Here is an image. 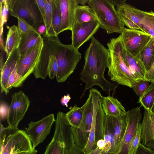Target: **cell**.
<instances>
[{"mask_svg":"<svg viewBox=\"0 0 154 154\" xmlns=\"http://www.w3.org/2000/svg\"><path fill=\"white\" fill-rule=\"evenodd\" d=\"M84 57L85 63L80 79L85 83V86L81 98L87 90L94 86H98L109 96L112 92L113 94L118 84L109 81L104 75L109 63L108 49L93 36L85 52Z\"/></svg>","mask_w":154,"mask_h":154,"instance_id":"6da1fadb","label":"cell"},{"mask_svg":"<svg viewBox=\"0 0 154 154\" xmlns=\"http://www.w3.org/2000/svg\"><path fill=\"white\" fill-rule=\"evenodd\" d=\"M48 36L52 52L57 61L58 69L56 80L59 83L64 82L74 72L82 54L71 44L62 43L58 36Z\"/></svg>","mask_w":154,"mask_h":154,"instance_id":"7a4b0ae2","label":"cell"},{"mask_svg":"<svg viewBox=\"0 0 154 154\" xmlns=\"http://www.w3.org/2000/svg\"><path fill=\"white\" fill-rule=\"evenodd\" d=\"M107 45L110 55L107 75L112 82L132 88L139 81L131 73L122 58L123 43L120 35L117 38L111 39Z\"/></svg>","mask_w":154,"mask_h":154,"instance_id":"3957f363","label":"cell"},{"mask_svg":"<svg viewBox=\"0 0 154 154\" xmlns=\"http://www.w3.org/2000/svg\"><path fill=\"white\" fill-rule=\"evenodd\" d=\"M88 5L93 9L100 27L108 34L121 33L124 25L109 0H89Z\"/></svg>","mask_w":154,"mask_h":154,"instance_id":"277c9868","label":"cell"},{"mask_svg":"<svg viewBox=\"0 0 154 154\" xmlns=\"http://www.w3.org/2000/svg\"><path fill=\"white\" fill-rule=\"evenodd\" d=\"M0 154H16L34 149L26 131L5 127L0 123Z\"/></svg>","mask_w":154,"mask_h":154,"instance_id":"5b68a950","label":"cell"},{"mask_svg":"<svg viewBox=\"0 0 154 154\" xmlns=\"http://www.w3.org/2000/svg\"><path fill=\"white\" fill-rule=\"evenodd\" d=\"M55 123L54 136L43 154H65L67 148L74 140L71 126L65 113L58 112Z\"/></svg>","mask_w":154,"mask_h":154,"instance_id":"8992f818","label":"cell"},{"mask_svg":"<svg viewBox=\"0 0 154 154\" xmlns=\"http://www.w3.org/2000/svg\"><path fill=\"white\" fill-rule=\"evenodd\" d=\"M11 16H18L37 30L44 24L35 0H7Z\"/></svg>","mask_w":154,"mask_h":154,"instance_id":"52a82bcc","label":"cell"},{"mask_svg":"<svg viewBox=\"0 0 154 154\" xmlns=\"http://www.w3.org/2000/svg\"><path fill=\"white\" fill-rule=\"evenodd\" d=\"M81 107L83 112L82 122L78 127L71 126V129L74 142L84 148L88 140L93 119V106L90 93L88 98Z\"/></svg>","mask_w":154,"mask_h":154,"instance_id":"ba28073f","label":"cell"},{"mask_svg":"<svg viewBox=\"0 0 154 154\" xmlns=\"http://www.w3.org/2000/svg\"><path fill=\"white\" fill-rule=\"evenodd\" d=\"M120 35L127 51L133 56L138 58L152 38L149 34L142 31L125 27Z\"/></svg>","mask_w":154,"mask_h":154,"instance_id":"9c48e42d","label":"cell"},{"mask_svg":"<svg viewBox=\"0 0 154 154\" xmlns=\"http://www.w3.org/2000/svg\"><path fill=\"white\" fill-rule=\"evenodd\" d=\"M30 103L28 97L23 91L13 94L7 118L9 128H18V124L24 118Z\"/></svg>","mask_w":154,"mask_h":154,"instance_id":"30bf717a","label":"cell"},{"mask_svg":"<svg viewBox=\"0 0 154 154\" xmlns=\"http://www.w3.org/2000/svg\"><path fill=\"white\" fill-rule=\"evenodd\" d=\"M43 39L24 54L20 55L18 62L16 71L22 77L20 85L33 73L40 56L43 46Z\"/></svg>","mask_w":154,"mask_h":154,"instance_id":"8fae6325","label":"cell"},{"mask_svg":"<svg viewBox=\"0 0 154 154\" xmlns=\"http://www.w3.org/2000/svg\"><path fill=\"white\" fill-rule=\"evenodd\" d=\"M55 121L54 115L50 114L38 121H31L28 124L26 132L31 141L33 148L43 142L50 133Z\"/></svg>","mask_w":154,"mask_h":154,"instance_id":"7c38bea8","label":"cell"},{"mask_svg":"<svg viewBox=\"0 0 154 154\" xmlns=\"http://www.w3.org/2000/svg\"><path fill=\"white\" fill-rule=\"evenodd\" d=\"M140 108L138 106L127 111V127L117 154H128L131 143L142 119Z\"/></svg>","mask_w":154,"mask_h":154,"instance_id":"4fadbf2b","label":"cell"},{"mask_svg":"<svg viewBox=\"0 0 154 154\" xmlns=\"http://www.w3.org/2000/svg\"><path fill=\"white\" fill-rule=\"evenodd\" d=\"M99 27L100 24L97 20L75 23L71 30V44L75 48L79 49L93 36Z\"/></svg>","mask_w":154,"mask_h":154,"instance_id":"5bb4252c","label":"cell"},{"mask_svg":"<svg viewBox=\"0 0 154 154\" xmlns=\"http://www.w3.org/2000/svg\"><path fill=\"white\" fill-rule=\"evenodd\" d=\"M116 10L124 25L130 29L143 31L141 24L143 11L126 3L116 7Z\"/></svg>","mask_w":154,"mask_h":154,"instance_id":"9a60e30c","label":"cell"},{"mask_svg":"<svg viewBox=\"0 0 154 154\" xmlns=\"http://www.w3.org/2000/svg\"><path fill=\"white\" fill-rule=\"evenodd\" d=\"M43 46L40 57L33 72L36 78L45 79L48 75V71L52 55L48 36L42 37Z\"/></svg>","mask_w":154,"mask_h":154,"instance_id":"2e32d148","label":"cell"},{"mask_svg":"<svg viewBox=\"0 0 154 154\" xmlns=\"http://www.w3.org/2000/svg\"><path fill=\"white\" fill-rule=\"evenodd\" d=\"M60 2L61 23L59 34L66 30L71 31L75 24V10L79 5L76 0H60Z\"/></svg>","mask_w":154,"mask_h":154,"instance_id":"e0dca14e","label":"cell"},{"mask_svg":"<svg viewBox=\"0 0 154 154\" xmlns=\"http://www.w3.org/2000/svg\"><path fill=\"white\" fill-rule=\"evenodd\" d=\"M20 55L18 48L14 50L6 59L4 66L0 70V83L1 92L6 95L9 92L8 89V78L13 70L17 67Z\"/></svg>","mask_w":154,"mask_h":154,"instance_id":"ac0fdd59","label":"cell"},{"mask_svg":"<svg viewBox=\"0 0 154 154\" xmlns=\"http://www.w3.org/2000/svg\"><path fill=\"white\" fill-rule=\"evenodd\" d=\"M121 54L125 64L135 78L138 81L146 80L145 76L146 70L143 63L139 58L131 55L126 49L123 44Z\"/></svg>","mask_w":154,"mask_h":154,"instance_id":"d6986e66","label":"cell"},{"mask_svg":"<svg viewBox=\"0 0 154 154\" xmlns=\"http://www.w3.org/2000/svg\"><path fill=\"white\" fill-rule=\"evenodd\" d=\"M89 93L91 95L92 99L93 106V115L88 140L86 146L83 149L85 154H89L96 147V143L95 141L96 114L99 101L102 99L103 97L100 92L95 88L90 89L89 90Z\"/></svg>","mask_w":154,"mask_h":154,"instance_id":"ffe728a7","label":"cell"},{"mask_svg":"<svg viewBox=\"0 0 154 154\" xmlns=\"http://www.w3.org/2000/svg\"><path fill=\"white\" fill-rule=\"evenodd\" d=\"M102 106L105 115L110 117L119 118L125 116L127 111L121 102L113 96L103 97Z\"/></svg>","mask_w":154,"mask_h":154,"instance_id":"44dd1931","label":"cell"},{"mask_svg":"<svg viewBox=\"0 0 154 154\" xmlns=\"http://www.w3.org/2000/svg\"><path fill=\"white\" fill-rule=\"evenodd\" d=\"M141 142L145 146L151 141H154V115L144 109L141 123Z\"/></svg>","mask_w":154,"mask_h":154,"instance_id":"7402d4cb","label":"cell"},{"mask_svg":"<svg viewBox=\"0 0 154 154\" xmlns=\"http://www.w3.org/2000/svg\"><path fill=\"white\" fill-rule=\"evenodd\" d=\"M110 117L114 130V144L112 154H117L127 127V114L125 116L121 117Z\"/></svg>","mask_w":154,"mask_h":154,"instance_id":"603a6c76","label":"cell"},{"mask_svg":"<svg viewBox=\"0 0 154 154\" xmlns=\"http://www.w3.org/2000/svg\"><path fill=\"white\" fill-rule=\"evenodd\" d=\"M42 39V37L36 30L22 34L21 40L18 47L20 55L25 54Z\"/></svg>","mask_w":154,"mask_h":154,"instance_id":"cb8c5ba5","label":"cell"},{"mask_svg":"<svg viewBox=\"0 0 154 154\" xmlns=\"http://www.w3.org/2000/svg\"><path fill=\"white\" fill-rule=\"evenodd\" d=\"M21 35L22 33L16 26L14 25L9 28L5 48L6 59L14 50L18 48Z\"/></svg>","mask_w":154,"mask_h":154,"instance_id":"d4e9b609","label":"cell"},{"mask_svg":"<svg viewBox=\"0 0 154 154\" xmlns=\"http://www.w3.org/2000/svg\"><path fill=\"white\" fill-rule=\"evenodd\" d=\"M97 20L92 8L89 5H79L74 12L75 23H82Z\"/></svg>","mask_w":154,"mask_h":154,"instance_id":"484cf974","label":"cell"},{"mask_svg":"<svg viewBox=\"0 0 154 154\" xmlns=\"http://www.w3.org/2000/svg\"><path fill=\"white\" fill-rule=\"evenodd\" d=\"M146 71L151 67L154 61V40L152 38L142 51L139 56Z\"/></svg>","mask_w":154,"mask_h":154,"instance_id":"4316f807","label":"cell"},{"mask_svg":"<svg viewBox=\"0 0 154 154\" xmlns=\"http://www.w3.org/2000/svg\"><path fill=\"white\" fill-rule=\"evenodd\" d=\"M52 6L53 35L58 36L61 23L60 0H52Z\"/></svg>","mask_w":154,"mask_h":154,"instance_id":"83f0119b","label":"cell"},{"mask_svg":"<svg viewBox=\"0 0 154 154\" xmlns=\"http://www.w3.org/2000/svg\"><path fill=\"white\" fill-rule=\"evenodd\" d=\"M83 114L82 107H79L75 104L65 113L66 117L71 126L78 127L82 122Z\"/></svg>","mask_w":154,"mask_h":154,"instance_id":"f1b7e54d","label":"cell"},{"mask_svg":"<svg viewBox=\"0 0 154 154\" xmlns=\"http://www.w3.org/2000/svg\"><path fill=\"white\" fill-rule=\"evenodd\" d=\"M143 32L149 34L154 40V12L143 11L141 20Z\"/></svg>","mask_w":154,"mask_h":154,"instance_id":"f546056e","label":"cell"},{"mask_svg":"<svg viewBox=\"0 0 154 154\" xmlns=\"http://www.w3.org/2000/svg\"><path fill=\"white\" fill-rule=\"evenodd\" d=\"M154 101V82H151L143 94L139 97L138 103L149 111Z\"/></svg>","mask_w":154,"mask_h":154,"instance_id":"4dcf8cb0","label":"cell"},{"mask_svg":"<svg viewBox=\"0 0 154 154\" xmlns=\"http://www.w3.org/2000/svg\"><path fill=\"white\" fill-rule=\"evenodd\" d=\"M45 15L44 24L46 28L45 35H53L52 0H45Z\"/></svg>","mask_w":154,"mask_h":154,"instance_id":"1f68e13d","label":"cell"},{"mask_svg":"<svg viewBox=\"0 0 154 154\" xmlns=\"http://www.w3.org/2000/svg\"><path fill=\"white\" fill-rule=\"evenodd\" d=\"M141 123L138 127L136 134L132 141L129 149L128 154H134L141 142Z\"/></svg>","mask_w":154,"mask_h":154,"instance_id":"d6a6232c","label":"cell"},{"mask_svg":"<svg viewBox=\"0 0 154 154\" xmlns=\"http://www.w3.org/2000/svg\"><path fill=\"white\" fill-rule=\"evenodd\" d=\"M16 69L17 67L12 72L8 78V89L9 91L12 87L18 88L21 86L20 82L22 77L17 73Z\"/></svg>","mask_w":154,"mask_h":154,"instance_id":"836d02e7","label":"cell"},{"mask_svg":"<svg viewBox=\"0 0 154 154\" xmlns=\"http://www.w3.org/2000/svg\"><path fill=\"white\" fill-rule=\"evenodd\" d=\"M0 28H2L7 22L9 9L7 0H0Z\"/></svg>","mask_w":154,"mask_h":154,"instance_id":"e575fe53","label":"cell"},{"mask_svg":"<svg viewBox=\"0 0 154 154\" xmlns=\"http://www.w3.org/2000/svg\"><path fill=\"white\" fill-rule=\"evenodd\" d=\"M150 82L147 80H140L135 82L132 88L137 95L141 96L149 85Z\"/></svg>","mask_w":154,"mask_h":154,"instance_id":"d590c367","label":"cell"},{"mask_svg":"<svg viewBox=\"0 0 154 154\" xmlns=\"http://www.w3.org/2000/svg\"><path fill=\"white\" fill-rule=\"evenodd\" d=\"M52 54L48 75L50 79H54L55 77H56L58 69L57 59L52 53Z\"/></svg>","mask_w":154,"mask_h":154,"instance_id":"8d00e7d4","label":"cell"},{"mask_svg":"<svg viewBox=\"0 0 154 154\" xmlns=\"http://www.w3.org/2000/svg\"><path fill=\"white\" fill-rule=\"evenodd\" d=\"M18 21L17 27L22 34H25L34 30V28L24 20L18 16H16Z\"/></svg>","mask_w":154,"mask_h":154,"instance_id":"74e56055","label":"cell"},{"mask_svg":"<svg viewBox=\"0 0 154 154\" xmlns=\"http://www.w3.org/2000/svg\"><path fill=\"white\" fill-rule=\"evenodd\" d=\"M65 154H85L83 148L77 145L73 140L67 148Z\"/></svg>","mask_w":154,"mask_h":154,"instance_id":"f35d334b","label":"cell"},{"mask_svg":"<svg viewBox=\"0 0 154 154\" xmlns=\"http://www.w3.org/2000/svg\"><path fill=\"white\" fill-rule=\"evenodd\" d=\"M9 107L8 105L3 101H1L0 107V120L3 121L7 118Z\"/></svg>","mask_w":154,"mask_h":154,"instance_id":"ab89813d","label":"cell"},{"mask_svg":"<svg viewBox=\"0 0 154 154\" xmlns=\"http://www.w3.org/2000/svg\"><path fill=\"white\" fill-rule=\"evenodd\" d=\"M42 17L44 24L45 15V0H35Z\"/></svg>","mask_w":154,"mask_h":154,"instance_id":"60d3db41","label":"cell"},{"mask_svg":"<svg viewBox=\"0 0 154 154\" xmlns=\"http://www.w3.org/2000/svg\"><path fill=\"white\" fill-rule=\"evenodd\" d=\"M145 78L150 82H154V61L150 68L146 71Z\"/></svg>","mask_w":154,"mask_h":154,"instance_id":"b9f144b4","label":"cell"},{"mask_svg":"<svg viewBox=\"0 0 154 154\" xmlns=\"http://www.w3.org/2000/svg\"><path fill=\"white\" fill-rule=\"evenodd\" d=\"M134 154H154V152L148 148L141 143Z\"/></svg>","mask_w":154,"mask_h":154,"instance_id":"7bdbcfd3","label":"cell"},{"mask_svg":"<svg viewBox=\"0 0 154 154\" xmlns=\"http://www.w3.org/2000/svg\"><path fill=\"white\" fill-rule=\"evenodd\" d=\"M36 31L40 35H45L46 32V28L44 24L40 26L37 28Z\"/></svg>","mask_w":154,"mask_h":154,"instance_id":"ee69618b","label":"cell"},{"mask_svg":"<svg viewBox=\"0 0 154 154\" xmlns=\"http://www.w3.org/2000/svg\"><path fill=\"white\" fill-rule=\"evenodd\" d=\"M71 98L69 95L64 96L61 99V102L62 105L68 106V103Z\"/></svg>","mask_w":154,"mask_h":154,"instance_id":"f6af8a7d","label":"cell"},{"mask_svg":"<svg viewBox=\"0 0 154 154\" xmlns=\"http://www.w3.org/2000/svg\"><path fill=\"white\" fill-rule=\"evenodd\" d=\"M114 6H120L125 3L126 0H109Z\"/></svg>","mask_w":154,"mask_h":154,"instance_id":"bcb514c9","label":"cell"},{"mask_svg":"<svg viewBox=\"0 0 154 154\" xmlns=\"http://www.w3.org/2000/svg\"><path fill=\"white\" fill-rule=\"evenodd\" d=\"M146 146L154 152V141H151L149 142L146 144Z\"/></svg>","mask_w":154,"mask_h":154,"instance_id":"7dc6e473","label":"cell"},{"mask_svg":"<svg viewBox=\"0 0 154 154\" xmlns=\"http://www.w3.org/2000/svg\"><path fill=\"white\" fill-rule=\"evenodd\" d=\"M37 150L35 149H33L32 151L29 152H23L16 154H36Z\"/></svg>","mask_w":154,"mask_h":154,"instance_id":"c3c4849f","label":"cell"},{"mask_svg":"<svg viewBox=\"0 0 154 154\" xmlns=\"http://www.w3.org/2000/svg\"><path fill=\"white\" fill-rule=\"evenodd\" d=\"M78 4H79L82 5H85L87 3H88L89 0H76Z\"/></svg>","mask_w":154,"mask_h":154,"instance_id":"681fc988","label":"cell"},{"mask_svg":"<svg viewBox=\"0 0 154 154\" xmlns=\"http://www.w3.org/2000/svg\"><path fill=\"white\" fill-rule=\"evenodd\" d=\"M149 111L154 115V101Z\"/></svg>","mask_w":154,"mask_h":154,"instance_id":"f907efd6","label":"cell"}]
</instances>
